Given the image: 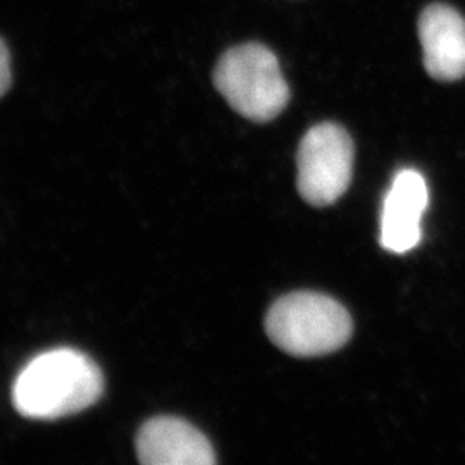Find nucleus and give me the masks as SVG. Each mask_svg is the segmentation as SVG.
<instances>
[{
    "label": "nucleus",
    "mask_w": 465,
    "mask_h": 465,
    "mask_svg": "<svg viewBox=\"0 0 465 465\" xmlns=\"http://www.w3.org/2000/svg\"><path fill=\"white\" fill-rule=\"evenodd\" d=\"M102 393V371L86 353L54 349L21 369L13 384V405L26 419L55 420L90 409Z\"/></svg>",
    "instance_id": "obj_1"
},
{
    "label": "nucleus",
    "mask_w": 465,
    "mask_h": 465,
    "mask_svg": "<svg viewBox=\"0 0 465 465\" xmlns=\"http://www.w3.org/2000/svg\"><path fill=\"white\" fill-rule=\"evenodd\" d=\"M264 324L269 340L293 357L336 351L349 343L353 331L349 311L316 292H295L276 300Z\"/></svg>",
    "instance_id": "obj_2"
},
{
    "label": "nucleus",
    "mask_w": 465,
    "mask_h": 465,
    "mask_svg": "<svg viewBox=\"0 0 465 465\" xmlns=\"http://www.w3.org/2000/svg\"><path fill=\"white\" fill-rule=\"evenodd\" d=\"M213 80L232 111L253 123L272 121L290 102V86L278 57L257 42L226 50L217 61Z\"/></svg>",
    "instance_id": "obj_3"
},
{
    "label": "nucleus",
    "mask_w": 465,
    "mask_h": 465,
    "mask_svg": "<svg viewBox=\"0 0 465 465\" xmlns=\"http://www.w3.org/2000/svg\"><path fill=\"white\" fill-rule=\"evenodd\" d=\"M353 142L345 128L321 123L303 134L297 153V186L305 202L316 207L331 205L351 182Z\"/></svg>",
    "instance_id": "obj_4"
},
{
    "label": "nucleus",
    "mask_w": 465,
    "mask_h": 465,
    "mask_svg": "<svg viewBox=\"0 0 465 465\" xmlns=\"http://www.w3.org/2000/svg\"><path fill=\"white\" fill-rule=\"evenodd\" d=\"M136 459L143 465H213L216 453L203 432L182 417L149 419L134 440Z\"/></svg>",
    "instance_id": "obj_5"
},
{
    "label": "nucleus",
    "mask_w": 465,
    "mask_h": 465,
    "mask_svg": "<svg viewBox=\"0 0 465 465\" xmlns=\"http://www.w3.org/2000/svg\"><path fill=\"white\" fill-rule=\"evenodd\" d=\"M430 192L416 169H401L393 178L382 202L381 247L407 253L420 242V221L428 209Z\"/></svg>",
    "instance_id": "obj_6"
},
{
    "label": "nucleus",
    "mask_w": 465,
    "mask_h": 465,
    "mask_svg": "<svg viewBox=\"0 0 465 465\" xmlns=\"http://www.w3.org/2000/svg\"><path fill=\"white\" fill-rule=\"evenodd\" d=\"M417 30L428 74L438 82L465 78L464 16L445 4H431L419 17Z\"/></svg>",
    "instance_id": "obj_7"
},
{
    "label": "nucleus",
    "mask_w": 465,
    "mask_h": 465,
    "mask_svg": "<svg viewBox=\"0 0 465 465\" xmlns=\"http://www.w3.org/2000/svg\"><path fill=\"white\" fill-rule=\"evenodd\" d=\"M13 84V67H11V52L7 44L0 38V97H4Z\"/></svg>",
    "instance_id": "obj_8"
}]
</instances>
